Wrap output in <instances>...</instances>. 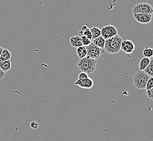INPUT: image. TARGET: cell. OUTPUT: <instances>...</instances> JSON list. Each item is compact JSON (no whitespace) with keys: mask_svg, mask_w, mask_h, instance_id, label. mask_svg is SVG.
I'll return each mask as SVG.
<instances>
[{"mask_svg":"<svg viewBox=\"0 0 153 141\" xmlns=\"http://www.w3.org/2000/svg\"><path fill=\"white\" fill-rule=\"evenodd\" d=\"M97 64V59L91 58L88 56L80 59L77 62V66L79 70L81 72H83L87 74L92 73L95 71Z\"/></svg>","mask_w":153,"mask_h":141,"instance_id":"obj_1","label":"cell"},{"mask_svg":"<svg viewBox=\"0 0 153 141\" xmlns=\"http://www.w3.org/2000/svg\"><path fill=\"white\" fill-rule=\"evenodd\" d=\"M122 41V38L117 34L105 40L104 49L109 54H117L120 51Z\"/></svg>","mask_w":153,"mask_h":141,"instance_id":"obj_2","label":"cell"},{"mask_svg":"<svg viewBox=\"0 0 153 141\" xmlns=\"http://www.w3.org/2000/svg\"><path fill=\"white\" fill-rule=\"evenodd\" d=\"M150 77L148 76L143 70H138L134 74L132 81L136 88L140 90L146 89L147 82Z\"/></svg>","mask_w":153,"mask_h":141,"instance_id":"obj_3","label":"cell"},{"mask_svg":"<svg viewBox=\"0 0 153 141\" xmlns=\"http://www.w3.org/2000/svg\"><path fill=\"white\" fill-rule=\"evenodd\" d=\"M86 47L87 51V56L94 59L102 58L105 52L104 49L99 47L93 43H91Z\"/></svg>","mask_w":153,"mask_h":141,"instance_id":"obj_4","label":"cell"},{"mask_svg":"<svg viewBox=\"0 0 153 141\" xmlns=\"http://www.w3.org/2000/svg\"><path fill=\"white\" fill-rule=\"evenodd\" d=\"M133 14L135 13H146V14H153V7L150 4L148 3H138L136 4L132 8Z\"/></svg>","mask_w":153,"mask_h":141,"instance_id":"obj_5","label":"cell"},{"mask_svg":"<svg viewBox=\"0 0 153 141\" xmlns=\"http://www.w3.org/2000/svg\"><path fill=\"white\" fill-rule=\"evenodd\" d=\"M117 34V29L113 25H106L101 29V35L105 40L114 37Z\"/></svg>","mask_w":153,"mask_h":141,"instance_id":"obj_6","label":"cell"},{"mask_svg":"<svg viewBox=\"0 0 153 141\" xmlns=\"http://www.w3.org/2000/svg\"><path fill=\"white\" fill-rule=\"evenodd\" d=\"M134 19L136 21L142 24H148L152 20L153 14L146 13H135L133 14Z\"/></svg>","mask_w":153,"mask_h":141,"instance_id":"obj_7","label":"cell"},{"mask_svg":"<svg viewBox=\"0 0 153 141\" xmlns=\"http://www.w3.org/2000/svg\"><path fill=\"white\" fill-rule=\"evenodd\" d=\"M135 49V45L134 43L129 39L123 40L121 44L120 50L126 54H130Z\"/></svg>","mask_w":153,"mask_h":141,"instance_id":"obj_8","label":"cell"},{"mask_svg":"<svg viewBox=\"0 0 153 141\" xmlns=\"http://www.w3.org/2000/svg\"><path fill=\"white\" fill-rule=\"evenodd\" d=\"M74 84L82 89H90L93 86L94 82L92 78L88 77L85 79H77L76 81L75 82Z\"/></svg>","mask_w":153,"mask_h":141,"instance_id":"obj_9","label":"cell"},{"mask_svg":"<svg viewBox=\"0 0 153 141\" xmlns=\"http://www.w3.org/2000/svg\"><path fill=\"white\" fill-rule=\"evenodd\" d=\"M69 43L71 46L74 48H77L80 46H83L81 37L79 35H75L74 37H71L69 40Z\"/></svg>","mask_w":153,"mask_h":141,"instance_id":"obj_10","label":"cell"},{"mask_svg":"<svg viewBox=\"0 0 153 141\" xmlns=\"http://www.w3.org/2000/svg\"><path fill=\"white\" fill-rule=\"evenodd\" d=\"M105 39L103 37L100 35V37L95 38L92 40V43L94 44L96 46H98L102 49L104 48L105 44Z\"/></svg>","mask_w":153,"mask_h":141,"instance_id":"obj_11","label":"cell"},{"mask_svg":"<svg viewBox=\"0 0 153 141\" xmlns=\"http://www.w3.org/2000/svg\"><path fill=\"white\" fill-rule=\"evenodd\" d=\"M150 60L151 59L150 58H146V57H143L141 59L138 65L139 70H144V69L147 68V66L150 63Z\"/></svg>","mask_w":153,"mask_h":141,"instance_id":"obj_12","label":"cell"},{"mask_svg":"<svg viewBox=\"0 0 153 141\" xmlns=\"http://www.w3.org/2000/svg\"><path fill=\"white\" fill-rule=\"evenodd\" d=\"M76 54L80 59L83 58L87 56V51L86 47L81 46L77 47L76 49Z\"/></svg>","mask_w":153,"mask_h":141,"instance_id":"obj_13","label":"cell"},{"mask_svg":"<svg viewBox=\"0 0 153 141\" xmlns=\"http://www.w3.org/2000/svg\"><path fill=\"white\" fill-rule=\"evenodd\" d=\"M11 57H12V54L9 50L7 49H3L0 57V62H3V61L10 60Z\"/></svg>","mask_w":153,"mask_h":141,"instance_id":"obj_14","label":"cell"},{"mask_svg":"<svg viewBox=\"0 0 153 141\" xmlns=\"http://www.w3.org/2000/svg\"><path fill=\"white\" fill-rule=\"evenodd\" d=\"M80 33L82 34L83 35L85 36L89 40H92V33L91 32L90 29L87 27V26H82L81 27V30Z\"/></svg>","mask_w":153,"mask_h":141,"instance_id":"obj_15","label":"cell"},{"mask_svg":"<svg viewBox=\"0 0 153 141\" xmlns=\"http://www.w3.org/2000/svg\"><path fill=\"white\" fill-rule=\"evenodd\" d=\"M0 68L4 72H6L11 68V61L8 60L6 61L0 62Z\"/></svg>","mask_w":153,"mask_h":141,"instance_id":"obj_16","label":"cell"},{"mask_svg":"<svg viewBox=\"0 0 153 141\" xmlns=\"http://www.w3.org/2000/svg\"><path fill=\"white\" fill-rule=\"evenodd\" d=\"M144 72L150 77H153V59L150 60V63L143 70Z\"/></svg>","mask_w":153,"mask_h":141,"instance_id":"obj_17","label":"cell"},{"mask_svg":"<svg viewBox=\"0 0 153 141\" xmlns=\"http://www.w3.org/2000/svg\"><path fill=\"white\" fill-rule=\"evenodd\" d=\"M92 33V40L101 35V29L97 27H93L90 29Z\"/></svg>","mask_w":153,"mask_h":141,"instance_id":"obj_18","label":"cell"},{"mask_svg":"<svg viewBox=\"0 0 153 141\" xmlns=\"http://www.w3.org/2000/svg\"><path fill=\"white\" fill-rule=\"evenodd\" d=\"M142 54H143V55L144 57L150 58L153 57V49L152 48L146 47L143 50Z\"/></svg>","mask_w":153,"mask_h":141,"instance_id":"obj_19","label":"cell"},{"mask_svg":"<svg viewBox=\"0 0 153 141\" xmlns=\"http://www.w3.org/2000/svg\"><path fill=\"white\" fill-rule=\"evenodd\" d=\"M80 37H81V40L83 46L87 47L92 43V40H89L87 37H86L85 36L83 35Z\"/></svg>","mask_w":153,"mask_h":141,"instance_id":"obj_20","label":"cell"},{"mask_svg":"<svg viewBox=\"0 0 153 141\" xmlns=\"http://www.w3.org/2000/svg\"><path fill=\"white\" fill-rule=\"evenodd\" d=\"M153 87V77H150L149 79L148 80L147 82V85H146V90H149V89H152Z\"/></svg>","mask_w":153,"mask_h":141,"instance_id":"obj_21","label":"cell"},{"mask_svg":"<svg viewBox=\"0 0 153 141\" xmlns=\"http://www.w3.org/2000/svg\"><path fill=\"white\" fill-rule=\"evenodd\" d=\"M146 95L148 98H149L150 100L153 101V87L146 90Z\"/></svg>","mask_w":153,"mask_h":141,"instance_id":"obj_22","label":"cell"},{"mask_svg":"<svg viewBox=\"0 0 153 141\" xmlns=\"http://www.w3.org/2000/svg\"><path fill=\"white\" fill-rule=\"evenodd\" d=\"M87 78H88V74L86 73L85 72H81L78 75V79H85Z\"/></svg>","mask_w":153,"mask_h":141,"instance_id":"obj_23","label":"cell"},{"mask_svg":"<svg viewBox=\"0 0 153 141\" xmlns=\"http://www.w3.org/2000/svg\"><path fill=\"white\" fill-rule=\"evenodd\" d=\"M30 127L32 129L37 130L39 128V124L36 121H32L30 123Z\"/></svg>","mask_w":153,"mask_h":141,"instance_id":"obj_24","label":"cell"},{"mask_svg":"<svg viewBox=\"0 0 153 141\" xmlns=\"http://www.w3.org/2000/svg\"><path fill=\"white\" fill-rule=\"evenodd\" d=\"M6 72H4L1 68H0V80L1 79H2L5 76V73Z\"/></svg>","mask_w":153,"mask_h":141,"instance_id":"obj_25","label":"cell"},{"mask_svg":"<svg viewBox=\"0 0 153 141\" xmlns=\"http://www.w3.org/2000/svg\"><path fill=\"white\" fill-rule=\"evenodd\" d=\"M3 49V48H2V47H1L0 46V57H1V53H2V51Z\"/></svg>","mask_w":153,"mask_h":141,"instance_id":"obj_26","label":"cell"},{"mask_svg":"<svg viewBox=\"0 0 153 141\" xmlns=\"http://www.w3.org/2000/svg\"><path fill=\"white\" fill-rule=\"evenodd\" d=\"M0 132H1V129H0Z\"/></svg>","mask_w":153,"mask_h":141,"instance_id":"obj_27","label":"cell"},{"mask_svg":"<svg viewBox=\"0 0 153 141\" xmlns=\"http://www.w3.org/2000/svg\"></svg>","mask_w":153,"mask_h":141,"instance_id":"obj_28","label":"cell"}]
</instances>
